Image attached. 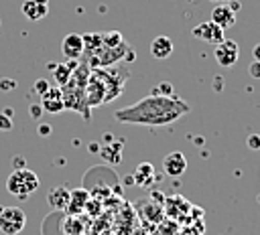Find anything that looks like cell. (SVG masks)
<instances>
[{
  "instance_id": "obj_10",
  "label": "cell",
  "mask_w": 260,
  "mask_h": 235,
  "mask_svg": "<svg viewBox=\"0 0 260 235\" xmlns=\"http://www.w3.org/2000/svg\"><path fill=\"white\" fill-rule=\"evenodd\" d=\"M41 107L49 113H59L65 109V103H63V95H61V87H49L43 95H41Z\"/></svg>"
},
{
  "instance_id": "obj_21",
  "label": "cell",
  "mask_w": 260,
  "mask_h": 235,
  "mask_svg": "<svg viewBox=\"0 0 260 235\" xmlns=\"http://www.w3.org/2000/svg\"><path fill=\"white\" fill-rule=\"evenodd\" d=\"M124 43V36L118 30H110V32H102V47H118Z\"/></svg>"
},
{
  "instance_id": "obj_19",
  "label": "cell",
  "mask_w": 260,
  "mask_h": 235,
  "mask_svg": "<svg viewBox=\"0 0 260 235\" xmlns=\"http://www.w3.org/2000/svg\"><path fill=\"white\" fill-rule=\"evenodd\" d=\"M83 38V51H91L93 55L102 49V32H87V34H81Z\"/></svg>"
},
{
  "instance_id": "obj_5",
  "label": "cell",
  "mask_w": 260,
  "mask_h": 235,
  "mask_svg": "<svg viewBox=\"0 0 260 235\" xmlns=\"http://www.w3.org/2000/svg\"><path fill=\"white\" fill-rule=\"evenodd\" d=\"M132 49H130V45L124 41L122 45H118V47H102L98 53H95V59H93V63H89V65H93V67H112V65H116L118 61H122L124 57H128V53H130Z\"/></svg>"
},
{
  "instance_id": "obj_4",
  "label": "cell",
  "mask_w": 260,
  "mask_h": 235,
  "mask_svg": "<svg viewBox=\"0 0 260 235\" xmlns=\"http://www.w3.org/2000/svg\"><path fill=\"white\" fill-rule=\"evenodd\" d=\"M26 225V215L18 207H0V231L4 235H18Z\"/></svg>"
},
{
  "instance_id": "obj_12",
  "label": "cell",
  "mask_w": 260,
  "mask_h": 235,
  "mask_svg": "<svg viewBox=\"0 0 260 235\" xmlns=\"http://www.w3.org/2000/svg\"><path fill=\"white\" fill-rule=\"evenodd\" d=\"M91 199V192L85 190V188H75V190H69V203H67V215H81L87 207Z\"/></svg>"
},
{
  "instance_id": "obj_25",
  "label": "cell",
  "mask_w": 260,
  "mask_h": 235,
  "mask_svg": "<svg viewBox=\"0 0 260 235\" xmlns=\"http://www.w3.org/2000/svg\"><path fill=\"white\" fill-rule=\"evenodd\" d=\"M10 128H12V115L0 111V130H10Z\"/></svg>"
},
{
  "instance_id": "obj_31",
  "label": "cell",
  "mask_w": 260,
  "mask_h": 235,
  "mask_svg": "<svg viewBox=\"0 0 260 235\" xmlns=\"http://www.w3.org/2000/svg\"><path fill=\"white\" fill-rule=\"evenodd\" d=\"M49 132H51V126H47V124L45 126H39V134L41 136H49Z\"/></svg>"
},
{
  "instance_id": "obj_22",
  "label": "cell",
  "mask_w": 260,
  "mask_h": 235,
  "mask_svg": "<svg viewBox=\"0 0 260 235\" xmlns=\"http://www.w3.org/2000/svg\"><path fill=\"white\" fill-rule=\"evenodd\" d=\"M116 148H120V142H116L114 146L102 148V152H100V154H102V158H106V160H108V162H112V164H118L122 156H120V152H116V154H114V150H116Z\"/></svg>"
},
{
  "instance_id": "obj_8",
  "label": "cell",
  "mask_w": 260,
  "mask_h": 235,
  "mask_svg": "<svg viewBox=\"0 0 260 235\" xmlns=\"http://www.w3.org/2000/svg\"><path fill=\"white\" fill-rule=\"evenodd\" d=\"M191 34L197 38V41H203V43H209V45H219L225 36H223V28L217 26L215 22L211 20H203L199 22L197 26H193Z\"/></svg>"
},
{
  "instance_id": "obj_14",
  "label": "cell",
  "mask_w": 260,
  "mask_h": 235,
  "mask_svg": "<svg viewBox=\"0 0 260 235\" xmlns=\"http://www.w3.org/2000/svg\"><path fill=\"white\" fill-rule=\"evenodd\" d=\"M47 203L53 211H65L69 203V188L67 186H53L47 194Z\"/></svg>"
},
{
  "instance_id": "obj_28",
  "label": "cell",
  "mask_w": 260,
  "mask_h": 235,
  "mask_svg": "<svg viewBox=\"0 0 260 235\" xmlns=\"http://www.w3.org/2000/svg\"><path fill=\"white\" fill-rule=\"evenodd\" d=\"M14 87H16V81H14V79H0V89H2V91L14 89Z\"/></svg>"
},
{
  "instance_id": "obj_33",
  "label": "cell",
  "mask_w": 260,
  "mask_h": 235,
  "mask_svg": "<svg viewBox=\"0 0 260 235\" xmlns=\"http://www.w3.org/2000/svg\"><path fill=\"white\" fill-rule=\"evenodd\" d=\"M211 2H215V4H223V2H230V0H211Z\"/></svg>"
},
{
  "instance_id": "obj_26",
  "label": "cell",
  "mask_w": 260,
  "mask_h": 235,
  "mask_svg": "<svg viewBox=\"0 0 260 235\" xmlns=\"http://www.w3.org/2000/svg\"><path fill=\"white\" fill-rule=\"evenodd\" d=\"M49 87H51V85H49V81H45V79H37V81H35V91H37L39 95H43Z\"/></svg>"
},
{
  "instance_id": "obj_7",
  "label": "cell",
  "mask_w": 260,
  "mask_h": 235,
  "mask_svg": "<svg viewBox=\"0 0 260 235\" xmlns=\"http://www.w3.org/2000/svg\"><path fill=\"white\" fill-rule=\"evenodd\" d=\"M85 101H87V107H98V105L106 103V85L93 69L85 83Z\"/></svg>"
},
{
  "instance_id": "obj_16",
  "label": "cell",
  "mask_w": 260,
  "mask_h": 235,
  "mask_svg": "<svg viewBox=\"0 0 260 235\" xmlns=\"http://www.w3.org/2000/svg\"><path fill=\"white\" fill-rule=\"evenodd\" d=\"M150 55L154 59H167L173 55V41L167 34H158L152 43H150Z\"/></svg>"
},
{
  "instance_id": "obj_27",
  "label": "cell",
  "mask_w": 260,
  "mask_h": 235,
  "mask_svg": "<svg viewBox=\"0 0 260 235\" xmlns=\"http://www.w3.org/2000/svg\"><path fill=\"white\" fill-rule=\"evenodd\" d=\"M248 73H250L254 79H260V61H252V65L248 67Z\"/></svg>"
},
{
  "instance_id": "obj_23",
  "label": "cell",
  "mask_w": 260,
  "mask_h": 235,
  "mask_svg": "<svg viewBox=\"0 0 260 235\" xmlns=\"http://www.w3.org/2000/svg\"><path fill=\"white\" fill-rule=\"evenodd\" d=\"M152 93H154V95H165V97H169V95H173V85H171L169 81H162Z\"/></svg>"
},
{
  "instance_id": "obj_20",
  "label": "cell",
  "mask_w": 260,
  "mask_h": 235,
  "mask_svg": "<svg viewBox=\"0 0 260 235\" xmlns=\"http://www.w3.org/2000/svg\"><path fill=\"white\" fill-rule=\"evenodd\" d=\"M63 229L67 235H81L83 233V223L79 219V215H67L65 223H63Z\"/></svg>"
},
{
  "instance_id": "obj_9",
  "label": "cell",
  "mask_w": 260,
  "mask_h": 235,
  "mask_svg": "<svg viewBox=\"0 0 260 235\" xmlns=\"http://www.w3.org/2000/svg\"><path fill=\"white\" fill-rule=\"evenodd\" d=\"M162 170H165V174H169L173 178L185 174V170H187V158H185V154L183 152H177V150L175 152H169L162 158Z\"/></svg>"
},
{
  "instance_id": "obj_6",
  "label": "cell",
  "mask_w": 260,
  "mask_h": 235,
  "mask_svg": "<svg viewBox=\"0 0 260 235\" xmlns=\"http://www.w3.org/2000/svg\"><path fill=\"white\" fill-rule=\"evenodd\" d=\"M213 57L217 61L219 67H234L240 59V47L236 41H230V38H223L219 45H215V51H213Z\"/></svg>"
},
{
  "instance_id": "obj_13",
  "label": "cell",
  "mask_w": 260,
  "mask_h": 235,
  "mask_svg": "<svg viewBox=\"0 0 260 235\" xmlns=\"http://www.w3.org/2000/svg\"><path fill=\"white\" fill-rule=\"evenodd\" d=\"M211 22H215L217 26H221L225 30L236 24V12H232L228 8V4H215L211 10Z\"/></svg>"
},
{
  "instance_id": "obj_30",
  "label": "cell",
  "mask_w": 260,
  "mask_h": 235,
  "mask_svg": "<svg viewBox=\"0 0 260 235\" xmlns=\"http://www.w3.org/2000/svg\"><path fill=\"white\" fill-rule=\"evenodd\" d=\"M228 8H230L232 12H240V8H242V4H240V0H230V4H228Z\"/></svg>"
},
{
  "instance_id": "obj_1",
  "label": "cell",
  "mask_w": 260,
  "mask_h": 235,
  "mask_svg": "<svg viewBox=\"0 0 260 235\" xmlns=\"http://www.w3.org/2000/svg\"><path fill=\"white\" fill-rule=\"evenodd\" d=\"M189 113V103L175 95H146L140 101L120 107L114 111V118L122 124H144V126H167Z\"/></svg>"
},
{
  "instance_id": "obj_29",
  "label": "cell",
  "mask_w": 260,
  "mask_h": 235,
  "mask_svg": "<svg viewBox=\"0 0 260 235\" xmlns=\"http://www.w3.org/2000/svg\"><path fill=\"white\" fill-rule=\"evenodd\" d=\"M41 111H43L41 103H32V105H30V115H32L35 120H39V118H41Z\"/></svg>"
},
{
  "instance_id": "obj_15",
  "label": "cell",
  "mask_w": 260,
  "mask_h": 235,
  "mask_svg": "<svg viewBox=\"0 0 260 235\" xmlns=\"http://www.w3.org/2000/svg\"><path fill=\"white\" fill-rule=\"evenodd\" d=\"M20 10H22V14H24L28 20L39 22V20H43V18L47 16L49 4H43V2H39V0H24Z\"/></svg>"
},
{
  "instance_id": "obj_2",
  "label": "cell",
  "mask_w": 260,
  "mask_h": 235,
  "mask_svg": "<svg viewBox=\"0 0 260 235\" xmlns=\"http://www.w3.org/2000/svg\"><path fill=\"white\" fill-rule=\"evenodd\" d=\"M39 184L41 180L37 172H32L30 168H16L6 178V190L20 201H26V197H30L39 188Z\"/></svg>"
},
{
  "instance_id": "obj_17",
  "label": "cell",
  "mask_w": 260,
  "mask_h": 235,
  "mask_svg": "<svg viewBox=\"0 0 260 235\" xmlns=\"http://www.w3.org/2000/svg\"><path fill=\"white\" fill-rule=\"evenodd\" d=\"M132 180L138 186H150L154 182V166L150 162L138 164L136 170H134V174H132Z\"/></svg>"
},
{
  "instance_id": "obj_34",
  "label": "cell",
  "mask_w": 260,
  "mask_h": 235,
  "mask_svg": "<svg viewBox=\"0 0 260 235\" xmlns=\"http://www.w3.org/2000/svg\"><path fill=\"white\" fill-rule=\"evenodd\" d=\"M39 2H43V4H49V0H39Z\"/></svg>"
},
{
  "instance_id": "obj_3",
  "label": "cell",
  "mask_w": 260,
  "mask_h": 235,
  "mask_svg": "<svg viewBox=\"0 0 260 235\" xmlns=\"http://www.w3.org/2000/svg\"><path fill=\"white\" fill-rule=\"evenodd\" d=\"M93 71L98 73V77L106 85V103H110L112 99H116L118 95H122L124 83L128 79V71L114 69V67H95Z\"/></svg>"
},
{
  "instance_id": "obj_11",
  "label": "cell",
  "mask_w": 260,
  "mask_h": 235,
  "mask_svg": "<svg viewBox=\"0 0 260 235\" xmlns=\"http://www.w3.org/2000/svg\"><path fill=\"white\" fill-rule=\"evenodd\" d=\"M61 51H63V55L69 59V61H77L85 51H83V38H81V34H77V32H69L65 38H63V43H61Z\"/></svg>"
},
{
  "instance_id": "obj_18",
  "label": "cell",
  "mask_w": 260,
  "mask_h": 235,
  "mask_svg": "<svg viewBox=\"0 0 260 235\" xmlns=\"http://www.w3.org/2000/svg\"><path fill=\"white\" fill-rule=\"evenodd\" d=\"M77 67V63L75 61H69V63H59V65H55L51 71H53V77H55V83H57V87H63L69 79H71V75H73V69Z\"/></svg>"
},
{
  "instance_id": "obj_32",
  "label": "cell",
  "mask_w": 260,
  "mask_h": 235,
  "mask_svg": "<svg viewBox=\"0 0 260 235\" xmlns=\"http://www.w3.org/2000/svg\"><path fill=\"white\" fill-rule=\"evenodd\" d=\"M252 55H254V61H260V45H256L252 49Z\"/></svg>"
},
{
  "instance_id": "obj_24",
  "label": "cell",
  "mask_w": 260,
  "mask_h": 235,
  "mask_svg": "<svg viewBox=\"0 0 260 235\" xmlns=\"http://www.w3.org/2000/svg\"><path fill=\"white\" fill-rule=\"evenodd\" d=\"M246 144H248L250 150H260V136L258 134H250L248 140H246Z\"/></svg>"
}]
</instances>
